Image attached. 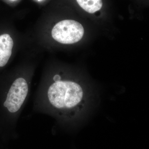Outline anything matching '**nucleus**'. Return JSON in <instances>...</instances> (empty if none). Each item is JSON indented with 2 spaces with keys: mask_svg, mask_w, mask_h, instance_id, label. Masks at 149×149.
<instances>
[{
  "mask_svg": "<svg viewBox=\"0 0 149 149\" xmlns=\"http://www.w3.org/2000/svg\"><path fill=\"white\" fill-rule=\"evenodd\" d=\"M48 104L62 116L72 117L85 106V93L78 83L70 80L54 81L46 94Z\"/></svg>",
  "mask_w": 149,
  "mask_h": 149,
  "instance_id": "obj_1",
  "label": "nucleus"
},
{
  "mask_svg": "<svg viewBox=\"0 0 149 149\" xmlns=\"http://www.w3.org/2000/svg\"><path fill=\"white\" fill-rule=\"evenodd\" d=\"M28 92V84L22 77L16 79L7 89L0 88V111L3 122L19 111Z\"/></svg>",
  "mask_w": 149,
  "mask_h": 149,
  "instance_id": "obj_2",
  "label": "nucleus"
},
{
  "mask_svg": "<svg viewBox=\"0 0 149 149\" xmlns=\"http://www.w3.org/2000/svg\"><path fill=\"white\" fill-rule=\"evenodd\" d=\"M84 29L78 22L65 19L54 26L52 36L56 41L63 44H72L79 42L83 38Z\"/></svg>",
  "mask_w": 149,
  "mask_h": 149,
  "instance_id": "obj_3",
  "label": "nucleus"
},
{
  "mask_svg": "<svg viewBox=\"0 0 149 149\" xmlns=\"http://www.w3.org/2000/svg\"><path fill=\"white\" fill-rule=\"evenodd\" d=\"M13 41L7 33L0 35V68L5 66L10 58L13 47Z\"/></svg>",
  "mask_w": 149,
  "mask_h": 149,
  "instance_id": "obj_4",
  "label": "nucleus"
},
{
  "mask_svg": "<svg viewBox=\"0 0 149 149\" xmlns=\"http://www.w3.org/2000/svg\"><path fill=\"white\" fill-rule=\"evenodd\" d=\"M80 7L90 13H94L102 7V0H76Z\"/></svg>",
  "mask_w": 149,
  "mask_h": 149,
  "instance_id": "obj_5",
  "label": "nucleus"
},
{
  "mask_svg": "<svg viewBox=\"0 0 149 149\" xmlns=\"http://www.w3.org/2000/svg\"><path fill=\"white\" fill-rule=\"evenodd\" d=\"M53 79L54 81H58V80L61 79V77L59 75H58V74H56V75L54 76Z\"/></svg>",
  "mask_w": 149,
  "mask_h": 149,
  "instance_id": "obj_6",
  "label": "nucleus"
},
{
  "mask_svg": "<svg viewBox=\"0 0 149 149\" xmlns=\"http://www.w3.org/2000/svg\"><path fill=\"white\" fill-rule=\"evenodd\" d=\"M38 1H42V0H38Z\"/></svg>",
  "mask_w": 149,
  "mask_h": 149,
  "instance_id": "obj_7",
  "label": "nucleus"
},
{
  "mask_svg": "<svg viewBox=\"0 0 149 149\" xmlns=\"http://www.w3.org/2000/svg\"><path fill=\"white\" fill-rule=\"evenodd\" d=\"M12 1H15V0H12Z\"/></svg>",
  "mask_w": 149,
  "mask_h": 149,
  "instance_id": "obj_8",
  "label": "nucleus"
}]
</instances>
